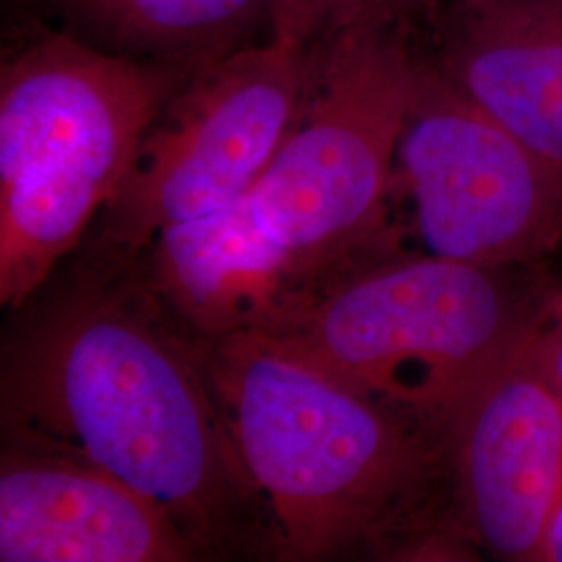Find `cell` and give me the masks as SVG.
Segmentation results:
<instances>
[{
  "mask_svg": "<svg viewBox=\"0 0 562 562\" xmlns=\"http://www.w3.org/2000/svg\"><path fill=\"white\" fill-rule=\"evenodd\" d=\"M2 344V443L99 467L162 508L201 559L273 557V527L202 367L199 334L142 255L88 244Z\"/></svg>",
  "mask_w": 562,
  "mask_h": 562,
  "instance_id": "obj_1",
  "label": "cell"
},
{
  "mask_svg": "<svg viewBox=\"0 0 562 562\" xmlns=\"http://www.w3.org/2000/svg\"><path fill=\"white\" fill-rule=\"evenodd\" d=\"M290 134L252 190L165 229L148 278L201 336L257 329L371 261L385 232L396 150L419 63L394 21L362 18L313 44Z\"/></svg>",
  "mask_w": 562,
  "mask_h": 562,
  "instance_id": "obj_2",
  "label": "cell"
},
{
  "mask_svg": "<svg viewBox=\"0 0 562 562\" xmlns=\"http://www.w3.org/2000/svg\"><path fill=\"white\" fill-rule=\"evenodd\" d=\"M202 367L267 506L273 559L415 554L459 538L442 434L285 355L199 334Z\"/></svg>",
  "mask_w": 562,
  "mask_h": 562,
  "instance_id": "obj_3",
  "label": "cell"
},
{
  "mask_svg": "<svg viewBox=\"0 0 562 562\" xmlns=\"http://www.w3.org/2000/svg\"><path fill=\"white\" fill-rule=\"evenodd\" d=\"M202 67L101 53L65 34L0 76V304L18 311L115 199L142 138Z\"/></svg>",
  "mask_w": 562,
  "mask_h": 562,
  "instance_id": "obj_4",
  "label": "cell"
},
{
  "mask_svg": "<svg viewBox=\"0 0 562 562\" xmlns=\"http://www.w3.org/2000/svg\"><path fill=\"white\" fill-rule=\"evenodd\" d=\"M517 269L431 255L371 259L250 331L446 438L542 313L546 299Z\"/></svg>",
  "mask_w": 562,
  "mask_h": 562,
  "instance_id": "obj_5",
  "label": "cell"
},
{
  "mask_svg": "<svg viewBox=\"0 0 562 562\" xmlns=\"http://www.w3.org/2000/svg\"><path fill=\"white\" fill-rule=\"evenodd\" d=\"M311 48L280 41L199 67L148 127L92 244L142 255L165 229L240 201L301 113Z\"/></svg>",
  "mask_w": 562,
  "mask_h": 562,
  "instance_id": "obj_6",
  "label": "cell"
},
{
  "mask_svg": "<svg viewBox=\"0 0 562 562\" xmlns=\"http://www.w3.org/2000/svg\"><path fill=\"white\" fill-rule=\"evenodd\" d=\"M394 180L413 202L425 255L525 267L562 241V176L419 63Z\"/></svg>",
  "mask_w": 562,
  "mask_h": 562,
  "instance_id": "obj_7",
  "label": "cell"
},
{
  "mask_svg": "<svg viewBox=\"0 0 562 562\" xmlns=\"http://www.w3.org/2000/svg\"><path fill=\"white\" fill-rule=\"evenodd\" d=\"M443 443L457 536L504 561H542L562 504V396L531 331L457 411Z\"/></svg>",
  "mask_w": 562,
  "mask_h": 562,
  "instance_id": "obj_8",
  "label": "cell"
},
{
  "mask_svg": "<svg viewBox=\"0 0 562 562\" xmlns=\"http://www.w3.org/2000/svg\"><path fill=\"white\" fill-rule=\"evenodd\" d=\"M201 559L161 504L99 467L2 443L0 561Z\"/></svg>",
  "mask_w": 562,
  "mask_h": 562,
  "instance_id": "obj_9",
  "label": "cell"
},
{
  "mask_svg": "<svg viewBox=\"0 0 562 562\" xmlns=\"http://www.w3.org/2000/svg\"><path fill=\"white\" fill-rule=\"evenodd\" d=\"M429 60L562 176V0H448Z\"/></svg>",
  "mask_w": 562,
  "mask_h": 562,
  "instance_id": "obj_10",
  "label": "cell"
},
{
  "mask_svg": "<svg viewBox=\"0 0 562 562\" xmlns=\"http://www.w3.org/2000/svg\"><path fill=\"white\" fill-rule=\"evenodd\" d=\"M71 18L123 48L206 65L273 0H60Z\"/></svg>",
  "mask_w": 562,
  "mask_h": 562,
  "instance_id": "obj_11",
  "label": "cell"
},
{
  "mask_svg": "<svg viewBox=\"0 0 562 562\" xmlns=\"http://www.w3.org/2000/svg\"><path fill=\"white\" fill-rule=\"evenodd\" d=\"M362 18H371V0H273V41L311 48Z\"/></svg>",
  "mask_w": 562,
  "mask_h": 562,
  "instance_id": "obj_12",
  "label": "cell"
},
{
  "mask_svg": "<svg viewBox=\"0 0 562 562\" xmlns=\"http://www.w3.org/2000/svg\"><path fill=\"white\" fill-rule=\"evenodd\" d=\"M531 344L546 378L562 396V294L546 299L542 313L531 329Z\"/></svg>",
  "mask_w": 562,
  "mask_h": 562,
  "instance_id": "obj_13",
  "label": "cell"
},
{
  "mask_svg": "<svg viewBox=\"0 0 562 562\" xmlns=\"http://www.w3.org/2000/svg\"><path fill=\"white\" fill-rule=\"evenodd\" d=\"M446 2L448 0H371V18L398 23L425 11L442 9Z\"/></svg>",
  "mask_w": 562,
  "mask_h": 562,
  "instance_id": "obj_14",
  "label": "cell"
},
{
  "mask_svg": "<svg viewBox=\"0 0 562 562\" xmlns=\"http://www.w3.org/2000/svg\"><path fill=\"white\" fill-rule=\"evenodd\" d=\"M542 561L562 562V504L552 515L550 525L546 529L542 546Z\"/></svg>",
  "mask_w": 562,
  "mask_h": 562,
  "instance_id": "obj_15",
  "label": "cell"
}]
</instances>
